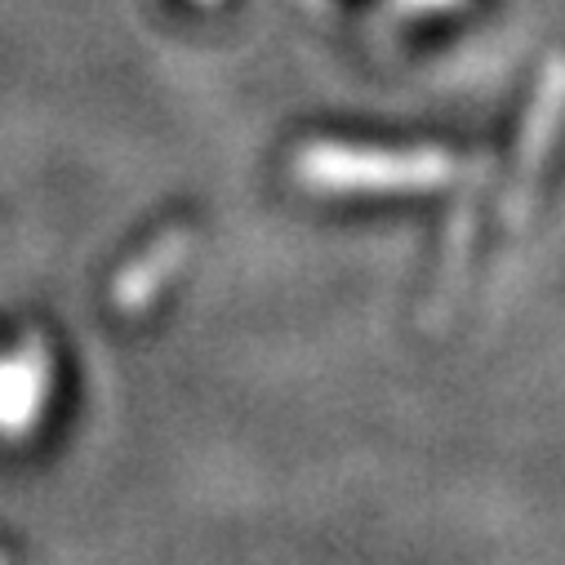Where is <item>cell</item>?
Segmentation results:
<instances>
[{
  "mask_svg": "<svg viewBox=\"0 0 565 565\" xmlns=\"http://www.w3.org/2000/svg\"><path fill=\"white\" fill-rule=\"evenodd\" d=\"M308 179L317 183H441L446 179V161L441 157H383V152H343V148H312L303 157Z\"/></svg>",
  "mask_w": 565,
  "mask_h": 565,
  "instance_id": "6da1fadb",
  "label": "cell"
},
{
  "mask_svg": "<svg viewBox=\"0 0 565 565\" xmlns=\"http://www.w3.org/2000/svg\"><path fill=\"white\" fill-rule=\"evenodd\" d=\"M409 10H441V6H450V0H405Z\"/></svg>",
  "mask_w": 565,
  "mask_h": 565,
  "instance_id": "7a4b0ae2",
  "label": "cell"
}]
</instances>
